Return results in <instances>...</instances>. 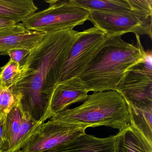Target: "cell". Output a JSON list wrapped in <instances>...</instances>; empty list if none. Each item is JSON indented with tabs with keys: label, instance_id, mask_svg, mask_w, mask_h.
Masks as SVG:
<instances>
[{
	"label": "cell",
	"instance_id": "19",
	"mask_svg": "<svg viewBox=\"0 0 152 152\" xmlns=\"http://www.w3.org/2000/svg\"><path fill=\"white\" fill-rule=\"evenodd\" d=\"M15 103L12 89L6 87L0 80V115L5 116Z\"/></svg>",
	"mask_w": 152,
	"mask_h": 152
},
{
	"label": "cell",
	"instance_id": "12",
	"mask_svg": "<svg viewBox=\"0 0 152 152\" xmlns=\"http://www.w3.org/2000/svg\"><path fill=\"white\" fill-rule=\"evenodd\" d=\"M116 136L115 152H152V143L131 123Z\"/></svg>",
	"mask_w": 152,
	"mask_h": 152
},
{
	"label": "cell",
	"instance_id": "21",
	"mask_svg": "<svg viewBox=\"0 0 152 152\" xmlns=\"http://www.w3.org/2000/svg\"><path fill=\"white\" fill-rule=\"evenodd\" d=\"M16 24L17 23L14 20L0 18V31L15 26Z\"/></svg>",
	"mask_w": 152,
	"mask_h": 152
},
{
	"label": "cell",
	"instance_id": "16",
	"mask_svg": "<svg viewBox=\"0 0 152 152\" xmlns=\"http://www.w3.org/2000/svg\"><path fill=\"white\" fill-rule=\"evenodd\" d=\"M90 12L119 13L131 10L129 0H74Z\"/></svg>",
	"mask_w": 152,
	"mask_h": 152
},
{
	"label": "cell",
	"instance_id": "4",
	"mask_svg": "<svg viewBox=\"0 0 152 152\" xmlns=\"http://www.w3.org/2000/svg\"><path fill=\"white\" fill-rule=\"evenodd\" d=\"M131 10L123 13L91 12L89 21L107 36L129 33L152 39V0H129Z\"/></svg>",
	"mask_w": 152,
	"mask_h": 152
},
{
	"label": "cell",
	"instance_id": "18",
	"mask_svg": "<svg viewBox=\"0 0 152 152\" xmlns=\"http://www.w3.org/2000/svg\"><path fill=\"white\" fill-rule=\"evenodd\" d=\"M41 124L36 122L28 115L24 113L21 129L16 140L13 152L20 150L27 140Z\"/></svg>",
	"mask_w": 152,
	"mask_h": 152
},
{
	"label": "cell",
	"instance_id": "14",
	"mask_svg": "<svg viewBox=\"0 0 152 152\" xmlns=\"http://www.w3.org/2000/svg\"><path fill=\"white\" fill-rule=\"evenodd\" d=\"M38 9L32 0H0V18L17 23L23 22Z\"/></svg>",
	"mask_w": 152,
	"mask_h": 152
},
{
	"label": "cell",
	"instance_id": "6",
	"mask_svg": "<svg viewBox=\"0 0 152 152\" xmlns=\"http://www.w3.org/2000/svg\"><path fill=\"white\" fill-rule=\"evenodd\" d=\"M91 127L88 124L63 122L50 120L42 123L21 148L22 152H49L80 136Z\"/></svg>",
	"mask_w": 152,
	"mask_h": 152
},
{
	"label": "cell",
	"instance_id": "15",
	"mask_svg": "<svg viewBox=\"0 0 152 152\" xmlns=\"http://www.w3.org/2000/svg\"><path fill=\"white\" fill-rule=\"evenodd\" d=\"M128 106L130 123L134 125L152 144V106L134 107L129 104Z\"/></svg>",
	"mask_w": 152,
	"mask_h": 152
},
{
	"label": "cell",
	"instance_id": "23",
	"mask_svg": "<svg viewBox=\"0 0 152 152\" xmlns=\"http://www.w3.org/2000/svg\"><path fill=\"white\" fill-rule=\"evenodd\" d=\"M3 117H4V116H1V115H0V121H1V119H2V118H3Z\"/></svg>",
	"mask_w": 152,
	"mask_h": 152
},
{
	"label": "cell",
	"instance_id": "9",
	"mask_svg": "<svg viewBox=\"0 0 152 152\" xmlns=\"http://www.w3.org/2000/svg\"><path fill=\"white\" fill-rule=\"evenodd\" d=\"M89 91L79 77L59 83L52 95L50 108L51 117L66 110L72 104L84 102Z\"/></svg>",
	"mask_w": 152,
	"mask_h": 152
},
{
	"label": "cell",
	"instance_id": "3",
	"mask_svg": "<svg viewBox=\"0 0 152 152\" xmlns=\"http://www.w3.org/2000/svg\"><path fill=\"white\" fill-rule=\"evenodd\" d=\"M50 120L88 124L92 128L105 126L119 131L130 123L127 102L115 90L93 92L81 105L62 111Z\"/></svg>",
	"mask_w": 152,
	"mask_h": 152
},
{
	"label": "cell",
	"instance_id": "22",
	"mask_svg": "<svg viewBox=\"0 0 152 152\" xmlns=\"http://www.w3.org/2000/svg\"><path fill=\"white\" fill-rule=\"evenodd\" d=\"M4 118L5 116L2 118L0 121V152L1 149L3 144V138H2V132H3V125H4Z\"/></svg>",
	"mask_w": 152,
	"mask_h": 152
},
{
	"label": "cell",
	"instance_id": "13",
	"mask_svg": "<svg viewBox=\"0 0 152 152\" xmlns=\"http://www.w3.org/2000/svg\"><path fill=\"white\" fill-rule=\"evenodd\" d=\"M24 113L15 103L4 118L1 152H13L16 140L21 128Z\"/></svg>",
	"mask_w": 152,
	"mask_h": 152
},
{
	"label": "cell",
	"instance_id": "7",
	"mask_svg": "<svg viewBox=\"0 0 152 152\" xmlns=\"http://www.w3.org/2000/svg\"><path fill=\"white\" fill-rule=\"evenodd\" d=\"M106 38V35L95 26L81 32L70 50L59 83L79 77L96 55Z\"/></svg>",
	"mask_w": 152,
	"mask_h": 152
},
{
	"label": "cell",
	"instance_id": "11",
	"mask_svg": "<svg viewBox=\"0 0 152 152\" xmlns=\"http://www.w3.org/2000/svg\"><path fill=\"white\" fill-rule=\"evenodd\" d=\"M116 136L99 138L85 134L49 152H115Z\"/></svg>",
	"mask_w": 152,
	"mask_h": 152
},
{
	"label": "cell",
	"instance_id": "2",
	"mask_svg": "<svg viewBox=\"0 0 152 152\" xmlns=\"http://www.w3.org/2000/svg\"><path fill=\"white\" fill-rule=\"evenodd\" d=\"M135 36V45L124 41L122 36H107L96 55L78 77L89 92L116 91L126 72L143 61L146 51L140 37Z\"/></svg>",
	"mask_w": 152,
	"mask_h": 152
},
{
	"label": "cell",
	"instance_id": "10",
	"mask_svg": "<svg viewBox=\"0 0 152 152\" xmlns=\"http://www.w3.org/2000/svg\"><path fill=\"white\" fill-rule=\"evenodd\" d=\"M46 34L29 31L22 23L0 31L1 54L14 49L31 51L45 37Z\"/></svg>",
	"mask_w": 152,
	"mask_h": 152
},
{
	"label": "cell",
	"instance_id": "20",
	"mask_svg": "<svg viewBox=\"0 0 152 152\" xmlns=\"http://www.w3.org/2000/svg\"><path fill=\"white\" fill-rule=\"evenodd\" d=\"M31 51L25 49H14L1 54L3 56H8L10 60L23 65Z\"/></svg>",
	"mask_w": 152,
	"mask_h": 152
},
{
	"label": "cell",
	"instance_id": "17",
	"mask_svg": "<svg viewBox=\"0 0 152 152\" xmlns=\"http://www.w3.org/2000/svg\"><path fill=\"white\" fill-rule=\"evenodd\" d=\"M27 72L25 64L21 65L11 60L0 68V80L6 87L12 88L23 80Z\"/></svg>",
	"mask_w": 152,
	"mask_h": 152
},
{
	"label": "cell",
	"instance_id": "1",
	"mask_svg": "<svg viewBox=\"0 0 152 152\" xmlns=\"http://www.w3.org/2000/svg\"><path fill=\"white\" fill-rule=\"evenodd\" d=\"M80 33L70 28L46 34L26 59L24 78L11 88L16 104L38 123L50 118L52 95L70 50Z\"/></svg>",
	"mask_w": 152,
	"mask_h": 152
},
{
	"label": "cell",
	"instance_id": "5",
	"mask_svg": "<svg viewBox=\"0 0 152 152\" xmlns=\"http://www.w3.org/2000/svg\"><path fill=\"white\" fill-rule=\"evenodd\" d=\"M48 8L36 12L22 23L29 31L45 34L73 28L89 20L91 12L74 0L46 1Z\"/></svg>",
	"mask_w": 152,
	"mask_h": 152
},
{
	"label": "cell",
	"instance_id": "24",
	"mask_svg": "<svg viewBox=\"0 0 152 152\" xmlns=\"http://www.w3.org/2000/svg\"><path fill=\"white\" fill-rule=\"evenodd\" d=\"M21 152V151H20V150H19V151H17V152Z\"/></svg>",
	"mask_w": 152,
	"mask_h": 152
},
{
	"label": "cell",
	"instance_id": "8",
	"mask_svg": "<svg viewBox=\"0 0 152 152\" xmlns=\"http://www.w3.org/2000/svg\"><path fill=\"white\" fill-rule=\"evenodd\" d=\"M141 63L126 72L116 91L128 104L152 106V71L144 68Z\"/></svg>",
	"mask_w": 152,
	"mask_h": 152
}]
</instances>
